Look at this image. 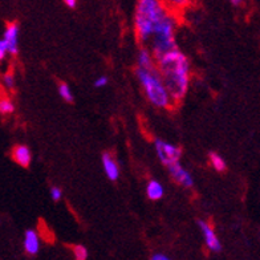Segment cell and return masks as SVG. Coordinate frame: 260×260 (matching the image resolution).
Wrapping results in <instances>:
<instances>
[{"label":"cell","instance_id":"obj_16","mask_svg":"<svg viewBox=\"0 0 260 260\" xmlns=\"http://www.w3.org/2000/svg\"><path fill=\"white\" fill-rule=\"evenodd\" d=\"M15 112V104L10 97H0V116H10Z\"/></svg>","mask_w":260,"mask_h":260},{"label":"cell","instance_id":"obj_17","mask_svg":"<svg viewBox=\"0 0 260 260\" xmlns=\"http://www.w3.org/2000/svg\"><path fill=\"white\" fill-rule=\"evenodd\" d=\"M57 90L58 96L61 97L64 101H67V103H73V99H75V97H73V93L72 90H71V86H69L67 82H60Z\"/></svg>","mask_w":260,"mask_h":260},{"label":"cell","instance_id":"obj_22","mask_svg":"<svg viewBox=\"0 0 260 260\" xmlns=\"http://www.w3.org/2000/svg\"><path fill=\"white\" fill-rule=\"evenodd\" d=\"M8 55V49L6 43L3 41V39H0V61H3L4 58L7 57Z\"/></svg>","mask_w":260,"mask_h":260},{"label":"cell","instance_id":"obj_15","mask_svg":"<svg viewBox=\"0 0 260 260\" xmlns=\"http://www.w3.org/2000/svg\"><path fill=\"white\" fill-rule=\"evenodd\" d=\"M209 158H210V164H211V166L215 169L218 173H223V171L227 169L226 161H224V159L218 154V153H215V151H211Z\"/></svg>","mask_w":260,"mask_h":260},{"label":"cell","instance_id":"obj_14","mask_svg":"<svg viewBox=\"0 0 260 260\" xmlns=\"http://www.w3.org/2000/svg\"><path fill=\"white\" fill-rule=\"evenodd\" d=\"M161 2L165 4V7L170 11L171 14L178 16V14L183 12L191 4L192 0H161Z\"/></svg>","mask_w":260,"mask_h":260},{"label":"cell","instance_id":"obj_2","mask_svg":"<svg viewBox=\"0 0 260 260\" xmlns=\"http://www.w3.org/2000/svg\"><path fill=\"white\" fill-rule=\"evenodd\" d=\"M169 14L170 11L161 0H137L134 11V32L144 47H147L158 25Z\"/></svg>","mask_w":260,"mask_h":260},{"label":"cell","instance_id":"obj_1","mask_svg":"<svg viewBox=\"0 0 260 260\" xmlns=\"http://www.w3.org/2000/svg\"><path fill=\"white\" fill-rule=\"evenodd\" d=\"M155 62L173 104L181 103L185 99L190 85L191 68L188 58L177 48L162 56Z\"/></svg>","mask_w":260,"mask_h":260},{"label":"cell","instance_id":"obj_21","mask_svg":"<svg viewBox=\"0 0 260 260\" xmlns=\"http://www.w3.org/2000/svg\"><path fill=\"white\" fill-rule=\"evenodd\" d=\"M108 81H109V79L106 77V76H101V77H99V79L94 80V88H104V86L108 85Z\"/></svg>","mask_w":260,"mask_h":260},{"label":"cell","instance_id":"obj_11","mask_svg":"<svg viewBox=\"0 0 260 260\" xmlns=\"http://www.w3.org/2000/svg\"><path fill=\"white\" fill-rule=\"evenodd\" d=\"M11 155H12V159L21 168H28L32 162V153L29 150V147L25 146V145L14 146Z\"/></svg>","mask_w":260,"mask_h":260},{"label":"cell","instance_id":"obj_10","mask_svg":"<svg viewBox=\"0 0 260 260\" xmlns=\"http://www.w3.org/2000/svg\"><path fill=\"white\" fill-rule=\"evenodd\" d=\"M23 247L28 255H36L40 251V235L36 230H27L24 233V240H23Z\"/></svg>","mask_w":260,"mask_h":260},{"label":"cell","instance_id":"obj_19","mask_svg":"<svg viewBox=\"0 0 260 260\" xmlns=\"http://www.w3.org/2000/svg\"><path fill=\"white\" fill-rule=\"evenodd\" d=\"M73 256L75 260H86L88 259V250L81 244L73 247Z\"/></svg>","mask_w":260,"mask_h":260},{"label":"cell","instance_id":"obj_4","mask_svg":"<svg viewBox=\"0 0 260 260\" xmlns=\"http://www.w3.org/2000/svg\"><path fill=\"white\" fill-rule=\"evenodd\" d=\"M177 27H178V17L170 12L153 34L146 48L151 52L155 61L169 52L177 49V43H175Z\"/></svg>","mask_w":260,"mask_h":260},{"label":"cell","instance_id":"obj_20","mask_svg":"<svg viewBox=\"0 0 260 260\" xmlns=\"http://www.w3.org/2000/svg\"><path fill=\"white\" fill-rule=\"evenodd\" d=\"M49 194H51L52 201H55V202H58L62 198L61 188L57 187V186H52L51 190H49Z\"/></svg>","mask_w":260,"mask_h":260},{"label":"cell","instance_id":"obj_23","mask_svg":"<svg viewBox=\"0 0 260 260\" xmlns=\"http://www.w3.org/2000/svg\"><path fill=\"white\" fill-rule=\"evenodd\" d=\"M150 260H171V259L168 256V255L158 252V253H154V255L150 257Z\"/></svg>","mask_w":260,"mask_h":260},{"label":"cell","instance_id":"obj_24","mask_svg":"<svg viewBox=\"0 0 260 260\" xmlns=\"http://www.w3.org/2000/svg\"><path fill=\"white\" fill-rule=\"evenodd\" d=\"M62 2H64L65 6L69 8H75L76 6H77V0H62Z\"/></svg>","mask_w":260,"mask_h":260},{"label":"cell","instance_id":"obj_18","mask_svg":"<svg viewBox=\"0 0 260 260\" xmlns=\"http://www.w3.org/2000/svg\"><path fill=\"white\" fill-rule=\"evenodd\" d=\"M2 82H3L4 88L7 90H14L15 89V76L12 72L4 73L2 77Z\"/></svg>","mask_w":260,"mask_h":260},{"label":"cell","instance_id":"obj_7","mask_svg":"<svg viewBox=\"0 0 260 260\" xmlns=\"http://www.w3.org/2000/svg\"><path fill=\"white\" fill-rule=\"evenodd\" d=\"M198 226L201 229V233H202L207 248L212 252H219L222 250V243H220L219 238L214 231V229L206 220H198Z\"/></svg>","mask_w":260,"mask_h":260},{"label":"cell","instance_id":"obj_3","mask_svg":"<svg viewBox=\"0 0 260 260\" xmlns=\"http://www.w3.org/2000/svg\"><path fill=\"white\" fill-rule=\"evenodd\" d=\"M136 76H137L141 88L144 90V94L151 105L159 109H169L171 105H174L162 81L161 75L158 72L157 65L150 69L136 68Z\"/></svg>","mask_w":260,"mask_h":260},{"label":"cell","instance_id":"obj_9","mask_svg":"<svg viewBox=\"0 0 260 260\" xmlns=\"http://www.w3.org/2000/svg\"><path fill=\"white\" fill-rule=\"evenodd\" d=\"M101 164H103V169L108 179L112 182H116L117 179L120 178V168L118 164L116 162L110 153H104L101 157Z\"/></svg>","mask_w":260,"mask_h":260},{"label":"cell","instance_id":"obj_8","mask_svg":"<svg viewBox=\"0 0 260 260\" xmlns=\"http://www.w3.org/2000/svg\"><path fill=\"white\" fill-rule=\"evenodd\" d=\"M19 35H20V28L17 23H10L4 29L3 41L7 45L8 53L12 56H16L19 52Z\"/></svg>","mask_w":260,"mask_h":260},{"label":"cell","instance_id":"obj_12","mask_svg":"<svg viewBox=\"0 0 260 260\" xmlns=\"http://www.w3.org/2000/svg\"><path fill=\"white\" fill-rule=\"evenodd\" d=\"M155 65H157L155 58L153 57V55H151V52L149 51V48L142 47V48L138 51V55H137V68L150 69V68H154Z\"/></svg>","mask_w":260,"mask_h":260},{"label":"cell","instance_id":"obj_6","mask_svg":"<svg viewBox=\"0 0 260 260\" xmlns=\"http://www.w3.org/2000/svg\"><path fill=\"white\" fill-rule=\"evenodd\" d=\"M168 170L171 178L174 179V182H177L179 186H183L185 188H191L194 186L192 175L190 174V171L187 169L182 166L181 162H177V164L168 166Z\"/></svg>","mask_w":260,"mask_h":260},{"label":"cell","instance_id":"obj_13","mask_svg":"<svg viewBox=\"0 0 260 260\" xmlns=\"http://www.w3.org/2000/svg\"><path fill=\"white\" fill-rule=\"evenodd\" d=\"M146 195L147 198L151 199V201H159V199H162V197L165 195V188L161 185V182L155 181V179L149 181L146 186Z\"/></svg>","mask_w":260,"mask_h":260},{"label":"cell","instance_id":"obj_25","mask_svg":"<svg viewBox=\"0 0 260 260\" xmlns=\"http://www.w3.org/2000/svg\"><path fill=\"white\" fill-rule=\"evenodd\" d=\"M229 2L233 4V6H240V4L243 3L244 0H229Z\"/></svg>","mask_w":260,"mask_h":260},{"label":"cell","instance_id":"obj_5","mask_svg":"<svg viewBox=\"0 0 260 260\" xmlns=\"http://www.w3.org/2000/svg\"><path fill=\"white\" fill-rule=\"evenodd\" d=\"M154 147L158 159H159L166 168L170 166V165L177 164V162L181 161L182 149L179 146H177V145L169 144L166 141L155 138Z\"/></svg>","mask_w":260,"mask_h":260}]
</instances>
